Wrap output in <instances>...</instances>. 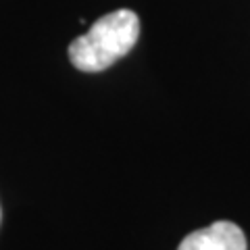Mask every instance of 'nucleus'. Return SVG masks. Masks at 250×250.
I'll list each match as a JSON object with an SVG mask.
<instances>
[{
	"label": "nucleus",
	"mask_w": 250,
	"mask_h": 250,
	"mask_svg": "<svg viewBox=\"0 0 250 250\" xmlns=\"http://www.w3.org/2000/svg\"><path fill=\"white\" fill-rule=\"evenodd\" d=\"M140 19L134 11L119 9L94 21L83 36L69 44V61L83 73H98L115 65L136 46Z\"/></svg>",
	"instance_id": "1"
},
{
	"label": "nucleus",
	"mask_w": 250,
	"mask_h": 250,
	"mask_svg": "<svg viewBox=\"0 0 250 250\" xmlns=\"http://www.w3.org/2000/svg\"><path fill=\"white\" fill-rule=\"evenodd\" d=\"M177 250H248L246 236L233 221H215L182 240Z\"/></svg>",
	"instance_id": "2"
}]
</instances>
